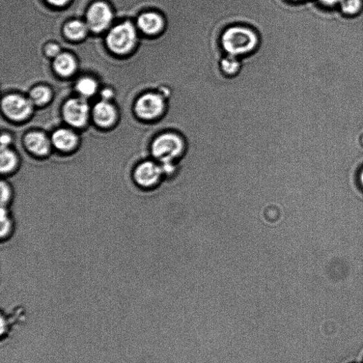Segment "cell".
Returning <instances> with one entry per match:
<instances>
[{
  "instance_id": "6da1fadb",
  "label": "cell",
  "mask_w": 363,
  "mask_h": 363,
  "mask_svg": "<svg viewBox=\"0 0 363 363\" xmlns=\"http://www.w3.org/2000/svg\"><path fill=\"white\" fill-rule=\"evenodd\" d=\"M259 34L253 28L235 24L227 28L221 36V47L225 54L243 58L254 53L260 45Z\"/></svg>"
},
{
  "instance_id": "7a4b0ae2",
  "label": "cell",
  "mask_w": 363,
  "mask_h": 363,
  "mask_svg": "<svg viewBox=\"0 0 363 363\" xmlns=\"http://www.w3.org/2000/svg\"><path fill=\"white\" fill-rule=\"evenodd\" d=\"M151 152L161 165H171L187 153V146L181 134L167 131L160 133L154 138Z\"/></svg>"
},
{
  "instance_id": "3957f363",
  "label": "cell",
  "mask_w": 363,
  "mask_h": 363,
  "mask_svg": "<svg viewBox=\"0 0 363 363\" xmlns=\"http://www.w3.org/2000/svg\"><path fill=\"white\" fill-rule=\"evenodd\" d=\"M167 100L158 92L144 95L137 101L136 113L141 118L149 120H160L166 113Z\"/></svg>"
},
{
  "instance_id": "277c9868",
  "label": "cell",
  "mask_w": 363,
  "mask_h": 363,
  "mask_svg": "<svg viewBox=\"0 0 363 363\" xmlns=\"http://www.w3.org/2000/svg\"><path fill=\"white\" fill-rule=\"evenodd\" d=\"M136 41V32L129 22L118 25L107 36V44L110 49L117 53H125L130 50Z\"/></svg>"
},
{
  "instance_id": "5b68a950",
  "label": "cell",
  "mask_w": 363,
  "mask_h": 363,
  "mask_svg": "<svg viewBox=\"0 0 363 363\" xmlns=\"http://www.w3.org/2000/svg\"><path fill=\"white\" fill-rule=\"evenodd\" d=\"M162 175L161 165L152 161H146L137 166L134 178L138 185L151 187L159 183Z\"/></svg>"
},
{
  "instance_id": "8992f818",
  "label": "cell",
  "mask_w": 363,
  "mask_h": 363,
  "mask_svg": "<svg viewBox=\"0 0 363 363\" xmlns=\"http://www.w3.org/2000/svg\"><path fill=\"white\" fill-rule=\"evenodd\" d=\"M89 108L86 101L80 99L69 100L64 109V115L66 122L76 127L86 124L89 116Z\"/></svg>"
},
{
  "instance_id": "52a82bcc",
  "label": "cell",
  "mask_w": 363,
  "mask_h": 363,
  "mask_svg": "<svg viewBox=\"0 0 363 363\" xmlns=\"http://www.w3.org/2000/svg\"><path fill=\"white\" fill-rule=\"evenodd\" d=\"M5 113L14 120H21L29 115L32 104L29 100L16 95H8L3 100Z\"/></svg>"
},
{
  "instance_id": "ba28073f",
  "label": "cell",
  "mask_w": 363,
  "mask_h": 363,
  "mask_svg": "<svg viewBox=\"0 0 363 363\" xmlns=\"http://www.w3.org/2000/svg\"><path fill=\"white\" fill-rule=\"evenodd\" d=\"M138 25L139 29L145 34L151 37H159L165 30L166 21L161 13L149 12L138 17Z\"/></svg>"
},
{
  "instance_id": "9c48e42d",
  "label": "cell",
  "mask_w": 363,
  "mask_h": 363,
  "mask_svg": "<svg viewBox=\"0 0 363 363\" xmlns=\"http://www.w3.org/2000/svg\"><path fill=\"white\" fill-rule=\"evenodd\" d=\"M113 19V13L103 3L94 4L87 15L88 25L94 32H101L106 29Z\"/></svg>"
},
{
  "instance_id": "30bf717a",
  "label": "cell",
  "mask_w": 363,
  "mask_h": 363,
  "mask_svg": "<svg viewBox=\"0 0 363 363\" xmlns=\"http://www.w3.org/2000/svg\"><path fill=\"white\" fill-rule=\"evenodd\" d=\"M25 144L28 149L37 156H45L50 150V144L46 136L42 133L34 132L25 138Z\"/></svg>"
},
{
  "instance_id": "8fae6325",
  "label": "cell",
  "mask_w": 363,
  "mask_h": 363,
  "mask_svg": "<svg viewBox=\"0 0 363 363\" xmlns=\"http://www.w3.org/2000/svg\"><path fill=\"white\" fill-rule=\"evenodd\" d=\"M52 142L57 149L62 151H69L76 146L77 137L69 130L59 129L53 133Z\"/></svg>"
},
{
  "instance_id": "7c38bea8",
  "label": "cell",
  "mask_w": 363,
  "mask_h": 363,
  "mask_svg": "<svg viewBox=\"0 0 363 363\" xmlns=\"http://www.w3.org/2000/svg\"><path fill=\"white\" fill-rule=\"evenodd\" d=\"M115 111L113 106L105 101L98 102L94 107L95 121L101 127H109L115 119Z\"/></svg>"
},
{
  "instance_id": "4fadbf2b",
  "label": "cell",
  "mask_w": 363,
  "mask_h": 363,
  "mask_svg": "<svg viewBox=\"0 0 363 363\" xmlns=\"http://www.w3.org/2000/svg\"><path fill=\"white\" fill-rule=\"evenodd\" d=\"M243 65V59L225 54L220 62V68L223 74L227 77H234L241 71Z\"/></svg>"
},
{
  "instance_id": "5bb4252c",
  "label": "cell",
  "mask_w": 363,
  "mask_h": 363,
  "mask_svg": "<svg viewBox=\"0 0 363 363\" xmlns=\"http://www.w3.org/2000/svg\"><path fill=\"white\" fill-rule=\"evenodd\" d=\"M54 68L61 75L68 76L75 69V62L71 55L60 54L54 62Z\"/></svg>"
},
{
  "instance_id": "9a60e30c",
  "label": "cell",
  "mask_w": 363,
  "mask_h": 363,
  "mask_svg": "<svg viewBox=\"0 0 363 363\" xmlns=\"http://www.w3.org/2000/svg\"><path fill=\"white\" fill-rule=\"evenodd\" d=\"M16 154L8 149H1L0 156V169L2 174H8L12 171L17 165Z\"/></svg>"
},
{
  "instance_id": "2e32d148",
  "label": "cell",
  "mask_w": 363,
  "mask_h": 363,
  "mask_svg": "<svg viewBox=\"0 0 363 363\" xmlns=\"http://www.w3.org/2000/svg\"><path fill=\"white\" fill-rule=\"evenodd\" d=\"M65 33L72 39H80L86 34V26L79 21L68 23L65 27Z\"/></svg>"
},
{
  "instance_id": "e0dca14e",
  "label": "cell",
  "mask_w": 363,
  "mask_h": 363,
  "mask_svg": "<svg viewBox=\"0 0 363 363\" xmlns=\"http://www.w3.org/2000/svg\"><path fill=\"white\" fill-rule=\"evenodd\" d=\"M97 84L93 79L86 77L80 80L77 84V91L84 97H91L96 92Z\"/></svg>"
},
{
  "instance_id": "ac0fdd59",
  "label": "cell",
  "mask_w": 363,
  "mask_h": 363,
  "mask_svg": "<svg viewBox=\"0 0 363 363\" xmlns=\"http://www.w3.org/2000/svg\"><path fill=\"white\" fill-rule=\"evenodd\" d=\"M341 8L342 12L347 15H357L362 6V0H342Z\"/></svg>"
},
{
  "instance_id": "d6986e66",
  "label": "cell",
  "mask_w": 363,
  "mask_h": 363,
  "mask_svg": "<svg viewBox=\"0 0 363 363\" xmlns=\"http://www.w3.org/2000/svg\"><path fill=\"white\" fill-rule=\"evenodd\" d=\"M30 97L34 103L41 105L49 100L50 93L46 88L38 87L31 92Z\"/></svg>"
},
{
  "instance_id": "ffe728a7",
  "label": "cell",
  "mask_w": 363,
  "mask_h": 363,
  "mask_svg": "<svg viewBox=\"0 0 363 363\" xmlns=\"http://www.w3.org/2000/svg\"><path fill=\"white\" fill-rule=\"evenodd\" d=\"M1 236L8 235L11 229V221L6 207L1 209Z\"/></svg>"
},
{
  "instance_id": "44dd1931",
  "label": "cell",
  "mask_w": 363,
  "mask_h": 363,
  "mask_svg": "<svg viewBox=\"0 0 363 363\" xmlns=\"http://www.w3.org/2000/svg\"><path fill=\"white\" fill-rule=\"evenodd\" d=\"M1 205L2 207L6 205L11 197L10 188L8 184L2 183L1 184Z\"/></svg>"
},
{
  "instance_id": "7402d4cb",
  "label": "cell",
  "mask_w": 363,
  "mask_h": 363,
  "mask_svg": "<svg viewBox=\"0 0 363 363\" xmlns=\"http://www.w3.org/2000/svg\"><path fill=\"white\" fill-rule=\"evenodd\" d=\"M46 53L51 57H57L60 55V48L55 44H50L46 47Z\"/></svg>"
},
{
  "instance_id": "603a6c76",
  "label": "cell",
  "mask_w": 363,
  "mask_h": 363,
  "mask_svg": "<svg viewBox=\"0 0 363 363\" xmlns=\"http://www.w3.org/2000/svg\"><path fill=\"white\" fill-rule=\"evenodd\" d=\"M11 142V138L8 135H3L1 137V149H8Z\"/></svg>"
},
{
  "instance_id": "cb8c5ba5",
  "label": "cell",
  "mask_w": 363,
  "mask_h": 363,
  "mask_svg": "<svg viewBox=\"0 0 363 363\" xmlns=\"http://www.w3.org/2000/svg\"><path fill=\"white\" fill-rule=\"evenodd\" d=\"M342 0H320V2L327 6H333L337 3H340Z\"/></svg>"
},
{
  "instance_id": "d4e9b609",
  "label": "cell",
  "mask_w": 363,
  "mask_h": 363,
  "mask_svg": "<svg viewBox=\"0 0 363 363\" xmlns=\"http://www.w3.org/2000/svg\"><path fill=\"white\" fill-rule=\"evenodd\" d=\"M47 1L54 6H62L65 5L68 0H47Z\"/></svg>"
},
{
  "instance_id": "484cf974",
  "label": "cell",
  "mask_w": 363,
  "mask_h": 363,
  "mask_svg": "<svg viewBox=\"0 0 363 363\" xmlns=\"http://www.w3.org/2000/svg\"><path fill=\"white\" fill-rule=\"evenodd\" d=\"M113 92H111V91L109 90H104L102 93V97L104 99V100H108L109 99L111 96H113Z\"/></svg>"
},
{
  "instance_id": "4316f807",
  "label": "cell",
  "mask_w": 363,
  "mask_h": 363,
  "mask_svg": "<svg viewBox=\"0 0 363 363\" xmlns=\"http://www.w3.org/2000/svg\"><path fill=\"white\" fill-rule=\"evenodd\" d=\"M360 182L363 187V169L362 170L360 175Z\"/></svg>"
},
{
  "instance_id": "83f0119b",
  "label": "cell",
  "mask_w": 363,
  "mask_h": 363,
  "mask_svg": "<svg viewBox=\"0 0 363 363\" xmlns=\"http://www.w3.org/2000/svg\"><path fill=\"white\" fill-rule=\"evenodd\" d=\"M287 1L292 2V3H297V2L301 1V0H287Z\"/></svg>"
},
{
  "instance_id": "f1b7e54d",
  "label": "cell",
  "mask_w": 363,
  "mask_h": 363,
  "mask_svg": "<svg viewBox=\"0 0 363 363\" xmlns=\"http://www.w3.org/2000/svg\"><path fill=\"white\" fill-rule=\"evenodd\" d=\"M362 145H363V137H362Z\"/></svg>"
},
{
  "instance_id": "f546056e",
  "label": "cell",
  "mask_w": 363,
  "mask_h": 363,
  "mask_svg": "<svg viewBox=\"0 0 363 363\" xmlns=\"http://www.w3.org/2000/svg\"><path fill=\"white\" fill-rule=\"evenodd\" d=\"M355 363H357V362H355Z\"/></svg>"
}]
</instances>
